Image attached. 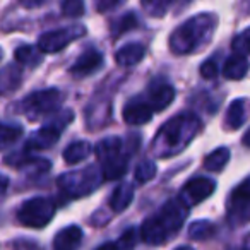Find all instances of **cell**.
Masks as SVG:
<instances>
[{"label":"cell","mask_w":250,"mask_h":250,"mask_svg":"<svg viewBox=\"0 0 250 250\" xmlns=\"http://www.w3.org/2000/svg\"><path fill=\"white\" fill-rule=\"evenodd\" d=\"M188 208L180 201H168L156 214L149 216L141 226V238L147 245H161L180 231L182 225L187 219Z\"/></svg>","instance_id":"obj_1"},{"label":"cell","mask_w":250,"mask_h":250,"mask_svg":"<svg viewBox=\"0 0 250 250\" xmlns=\"http://www.w3.org/2000/svg\"><path fill=\"white\" fill-rule=\"evenodd\" d=\"M218 26V18L209 12H202L182 26H178L170 36V50L175 55H188L199 52L202 46L211 42Z\"/></svg>","instance_id":"obj_2"},{"label":"cell","mask_w":250,"mask_h":250,"mask_svg":"<svg viewBox=\"0 0 250 250\" xmlns=\"http://www.w3.org/2000/svg\"><path fill=\"white\" fill-rule=\"evenodd\" d=\"M201 129V120L192 113H182L168 120L158 132L151 151L160 158H170L182 151Z\"/></svg>","instance_id":"obj_3"},{"label":"cell","mask_w":250,"mask_h":250,"mask_svg":"<svg viewBox=\"0 0 250 250\" xmlns=\"http://www.w3.org/2000/svg\"><path fill=\"white\" fill-rule=\"evenodd\" d=\"M57 206L48 197H33L26 201L18 211V221L29 228H45L53 219Z\"/></svg>","instance_id":"obj_4"},{"label":"cell","mask_w":250,"mask_h":250,"mask_svg":"<svg viewBox=\"0 0 250 250\" xmlns=\"http://www.w3.org/2000/svg\"><path fill=\"white\" fill-rule=\"evenodd\" d=\"M100 170L94 167H89L83 171H72V173H65L59 178V187L63 194L70 195V197H83L100 187Z\"/></svg>","instance_id":"obj_5"},{"label":"cell","mask_w":250,"mask_h":250,"mask_svg":"<svg viewBox=\"0 0 250 250\" xmlns=\"http://www.w3.org/2000/svg\"><path fill=\"white\" fill-rule=\"evenodd\" d=\"M60 103H62V93L55 87H50V89L35 91L29 96H26L22 100L21 108L26 117L36 120L42 115L55 113L60 108Z\"/></svg>","instance_id":"obj_6"},{"label":"cell","mask_w":250,"mask_h":250,"mask_svg":"<svg viewBox=\"0 0 250 250\" xmlns=\"http://www.w3.org/2000/svg\"><path fill=\"white\" fill-rule=\"evenodd\" d=\"M74 113L70 110L62 111L60 115L52 118L50 124H46L45 127H42L40 130H36L31 137H29L28 144H26V151H40V149H48L53 144L59 141V137L62 136L63 129L69 122H72Z\"/></svg>","instance_id":"obj_7"},{"label":"cell","mask_w":250,"mask_h":250,"mask_svg":"<svg viewBox=\"0 0 250 250\" xmlns=\"http://www.w3.org/2000/svg\"><path fill=\"white\" fill-rule=\"evenodd\" d=\"M84 35H86V28L81 24H74V26H69V28L48 31L40 36L38 48L42 53H57L65 48L67 45H70L72 42L83 38Z\"/></svg>","instance_id":"obj_8"},{"label":"cell","mask_w":250,"mask_h":250,"mask_svg":"<svg viewBox=\"0 0 250 250\" xmlns=\"http://www.w3.org/2000/svg\"><path fill=\"white\" fill-rule=\"evenodd\" d=\"M228 221L233 226L250 223V177L245 178L229 195Z\"/></svg>","instance_id":"obj_9"},{"label":"cell","mask_w":250,"mask_h":250,"mask_svg":"<svg viewBox=\"0 0 250 250\" xmlns=\"http://www.w3.org/2000/svg\"><path fill=\"white\" fill-rule=\"evenodd\" d=\"M214 190H216L214 180L206 178V177H195L184 185L178 199H180L187 208H192V206L201 204L202 201L211 197V195L214 194Z\"/></svg>","instance_id":"obj_10"},{"label":"cell","mask_w":250,"mask_h":250,"mask_svg":"<svg viewBox=\"0 0 250 250\" xmlns=\"http://www.w3.org/2000/svg\"><path fill=\"white\" fill-rule=\"evenodd\" d=\"M153 108L144 98H134L124 108V120L129 125H144L153 118Z\"/></svg>","instance_id":"obj_11"},{"label":"cell","mask_w":250,"mask_h":250,"mask_svg":"<svg viewBox=\"0 0 250 250\" xmlns=\"http://www.w3.org/2000/svg\"><path fill=\"white\" fill-rule=\"evenodd\" d=\"M101 67H103V53L94 48H89L70 67V74L74 77H86L91 76L93 72H96V70H100Z\"/></svg>","instance_id":"obj_12"},{"label":"cell","mask_w":250,"mask_h":250,"mask_svg":"<svg viewBox=\"0 0 250 250\" xmlns=\"http://www.w3.org/2000/svg\"><path fill=\"white\" fill-rule=\"evenodd\" d=\"M173 98H175L173 86L165 83V84L151 86L149 91L146 93V96H144V100L147 101V104H149V106L153 108L154 113H156V111H163L165 108L170 106Z\"/></svg>","instance_id":"obj_13"},{"label":"cell","mask_w":250,"mask_h":250,"mask_svg":"<svg viewBox=\"0 0 250 250\" xmlns=\"http://www.w3.org/2000/svg\"><path fill=\"white\" fill-rule=\"evenodd\" d=\"M83 242V229L76 225L62 228L53 238V250H77Z\"/></svg>","instance_id":"obj_14"},{"label":"cell","mask_w":250,"mask_h":250,"mask_svg":"<svg viewBox=\"0 0 250 250\" xmlns=\"http://www.w3.org/2000/svg\"><path fill=\"white\" fill-rule=\"evenodd\" d=\"M144 55H146V46L141 43H129L115 53V60L120 67H132L139 63Z\"/></svg>","instance_id":"obj_15"},{"label":"cell","mask_w":250,"mask_h":250,"mask_svg":"<svg viewBox=\"0 0 250 250\" xmlns=\"http://www.w3.org/2000/svg\"><path fill=\"white\" fill-rule=\"evenodd\" d=\"M134 201V185L132 184H120L115 187L110 195V208L115 212H122L129 208Z\"/></svg>","instance_id":"obj_16"},{"label":"cell","mask_w":250,"mask_h":250,"mask_svg":"<svg viewBox=\"0 0 250 250\" xmlns=\"http://www.w3.org/2000/svg\"><path fill=\"white\" fill-rule=\"evenodd\" d=\"M249 72V60L245 59V55H231L229 59H226L225 65H223V76L229 81H240L247 76Z\"/></svg>","instance_id":"obj_17"},{"label":"cell","mask_w":250,"mask_h":250,"mask_svg":"<svg viewBox=\"0 0 250 250\" xmlns=\"http://www.w3.org/2000/svg\"><path fill=\"white\" fill-rule=\"evenodd\" d=\"M129 154L118 153L117 156L108 158L103 161V178L104 180H117V178L124 177L127 171V165H129Z\"/></svg>","instance_id":"obj_18"},{"label":"cell","mask_w":250,"mask_h":250,"mask_svg":"<svg viewBox=\"0 0 250 250\" xmlns=\"http://www.w3.org/2000/svg\"><path fill=\"white\" fill-rule=\"evenodd\" d=\"M22 81V72L18 65H7L0 70V96L2 94H9L12 91H16L21 86Z\"/></svg>","instance_id":"obj_19"},{"label":"cell","mask_w":250,"mask_h":250,"mask_svg":"<svg viewBox=\"0 0 250 250\" xmlns=\"http://www.w3.org/2000/svg\"><path fill=\"white\" fill-rule=\"evenodd\" d=\"M91 153H93V146L89 143L77 141V143H72L63 149V160H65L67 165H77L86 160Z\"/></svg>","instance_id":"obj_20"},{"label":"cell","mask_w":250,"mask_h":250,"mask_svg":"<svg viewBox=\"0 0 250 250\" xmlns=\"http://www.w3.org/2000/svg\"><path fill=\"white\" fill-rule=\"evenodd\" d=\"M245 100H235L226 111L225 125L228 130H236L245 124Z\"/></svg>","instance_id":"obj_21"},{"label":"cell","mask_w":250,"mask_h":250,"mask_svg":"<svg viewBox=\"0 0 250 250\" xmlns=\"http://www.w3.org/2000/svg\"><path fill=\"white\" fill-rule=\"evenodd\" d=\"M94 153L96 156L103 161H106L108 158L117 156L118 153H122V139L120 137H106V139H101L100 143L94 147Z\"/></svg>","instance_id":"obj_22"},{"label":"cell","mask_w":250,"mask_h":250,"mask_svg":"<svg viewBox=\"0 0 250 250\" xmlns=\"http://www.w3.org/2000/svg\"><path fill=\"white\" fill-rule=\"evenodd\" d=\"M229 161L228 147H218L212 153H209L204 160V168L209 171H221Z\"/></svg>","instance_id":"obj_23"},{"label":"cell","mask_w":250,"mask_h":250,"mask_svg":"<svg viewBox=\"0 0 250 250\" xmlns=\"http://www.w3.org/2000/svg\"><path fill=\"white\" fill-rule=\"evenodd\" d=\"M137 242V235H136V229L130 228L117 240V242H106L103 245H100L96 250H132L136 247Z\"/></svg>","instance_id":"obj_24"},{"label":"cell","mask_w":250,"mask_h":250,"mask_svg":"<svg viewBox=\"0 0 250 250\" xmlns=\"http://www.w3.org/2000/svg\"><path fill=\"white\" fill-rule=\"evenodd\" d=\"M14 59L18 60V63L35 67L42 62V52H40V48H35V46L22 45L14 52Z\"/></svg>","instance_id":"obj_25"},{"label":"cell","mask_w":250,"mask_h":250,"mask_svg":"<svg viewBox=\"0 0 250 250\" xmlns=\"http://www.w3.org/2000/svg\"><path fill=\"white\" fill-rule=\"evenodd\" d=\"M173 0H141L143 11L151 18H163Z\"/></svg>","instance_id":"obj_26"},{"label":"cell","mask_w":250,"mask_h":250,"mask_svg":"<svg viewBox=\"0 0 250 250\" xmlns=\"http://www.w3.org/2000/svg\"><path fill=\"white\" fill-rule=\"evenodd\" d=\"M137 24H139V21H137L136 14H134V12H129V14L118 18L117 21L111 24V33H113L115 38H118V36L124 35V33L130 31V29H136Z\"/></svg>","instance_id":"obj_27"},{"label":"cell","mask_w":250,"mask_h":250,"mask_svg":"<svg viewBox=\"0 0 250 250\" xmlns=\"http://www.w3.org/2000/svg\"><path fill=\"white\" fill-rule=\"evenodd\" d=\"M216 233V226L209 221H195L188 226V236L192 240H206L211 238Z\"/></svg>","instance_id":"obj_28"},{"label":"cell","mask_w":250,"mask_h":250,"mask_svg":"<svg viewBox=\"0 0 250 250\" xmlns=\"http://www.w3.org/2000/svg\"><path fill=\"white\" fill-rule=\"evenodd\" d=\"M22 136L21 127H16V125H7V124H0V149L14 144L19 137Z\"/></svg>","instance_id":"obj_29"},{"label":"cell","mask_w":250,"mask_h":250,"mask_svg":"<svg viewBox=\"0 0 250 250\" xmlns=\"http://www.w3.org/2000/svg\"><path fill=\"white\" fill-rule=\"evenodd\" d=\"M60 9L65 18H81L84 16L86 5H84V0H62Z\"/></svg>","instance_id":"obj_30"},{"label":"cell","mask_w":250,"mask_h":250,"mask_svg":"<svg viewBox=\"0 0 250 250\" xmlns=\"http://www.w3.org/2000/svg\"><path fill=\"white\" fill-rule=\"evenodd\" d=\"M156 177V165L153 161H143L139 163V167L136 168V180L139 184H146V182L153 180Z\"/></svg>","instance_id":"obj_31"},{"label":"cell","mask_w":250,"mask_h":250,"mask_svg":"<svg viewBox=\"0 0 250 250\" xmlns=\"http://www.w3.org/2000/svg\"><path fill=\"white\" fill-rule=\"evenodd\" d=\"M231 48H233V52L238 53V55H247V53H250V28L233 38Z\"/></svg>","instance_id":"obj_32"},{"label":"cell","mask_w":250,"mask_h":250,"mask_svg":"<svg viewBox=\"0 0 250 250\" xmlns=\"http://www.w3.org/2000/svg\"><path fill=\"white\" fill-rule=\"evenodd\" d=\"M124 2L125 0H94V7H96V11L101 12V14H106V12L120 7Z\"/></svg>","instance_id":"obj_33"},{"label":"cell","mask_w":250,"mask_h":250,"mask_svg":"<svg viewBox=\"0 0 250 250\" xmlns=\"http://www.w3.org/2000/svg\"><path fill=\"white\" fill-rule=\"evenodd\" d=\"M218 72H219V69L214 60H208V62H204L201 65V76L204 77V79H214V77L218 76Z\"/></svg>","instance_id":"obj_34"},{"label":"cell","mask_w":250,"mask_h":250,"mask_svg":"<svg viewBox=\"0 0 250 250\" xmlns=\"http://www.w3.org/2000/svg\"><path fill=\"white\" fill-rule=\"evenodd\" d=\"M18 2L26 9H36V7H42L43 4H46L48 0H18Z\"/></svg>","instance_id":"obj_35"},{"label":"cell","mask_w":250,"mask_h":250,"mask_svg":"<svg viewBox=\"0 0 250 250\" xmlns=\"http://www.w3.org/2000/svg\"><path fill=\"white\" fill-rule=\"evenodd\" d=\"M7 187H9V178L5 175H0V195L7 190Z\"/></svg>","instance_id":"obj_36"},{"label":"cell","mask_w":250,"mask_h":250,"mask_svg":"<svg viewBox=\"0 0 250 250\" xmlns=\"http://www.w3.org/2000/svg\"><path fill=\"white\" fill-rule=\"evenodd\" d=\"M242 250H250V233L245 236V240H243V243H242Z\"/></svg>","instance_id":"obj_37"},{"label":"cell","mask_w":250,"mask_h":250,"mask_svg":"<svg viewBox=\"0 0 250 250\" xmlns=\"http://www.w3.org/2000/svg\"><path fill=\"white\" fill-rule=\"evenodd\" d=\"M242 143L245 144L247 147H250V130H247V132H245V136H243Z\"/></svg>","instance_id":"obj_38"},{"label":"cell","mask_w":250,"mask_h":250,"mask_svg":"<svg viewBox=\"0 0 250 250\" xmlns=\"http://www.w3.org/2000/svg\"><path fill=\"white\" fill-rule=\"evenodd\" d=\"M175 250H194L192 247H188V245H182V247H178V249H175Z\"/></svg>","instance_id":"obj_39"},{"label":"cell","mask_w":250,"mask_h":250,"mask_svg":"<svg viewBox=\"0 0 250 250\" xmlns=\"http://www.w3.org/2000/svg\"><path fill=\"white\" fill-rule=\"evenodd\" d=\"M2 57H4V52H2V48H0V60H2Z\"/></svg>","instance_id":"obj_40"}]
</instances>
